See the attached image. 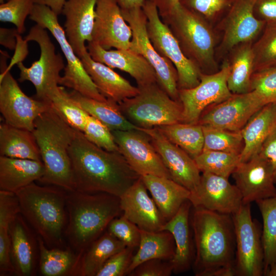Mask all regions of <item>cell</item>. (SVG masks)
<instances>
[{
    "label": "cell",
    "mask_w": 276,
    "mask_h": 276,
    "mask_svg": "<svg viewBox=\"0 0 276 276\" xmlns=\"http://www.w3.org/2000/svg\"><path fill=\"white\" fill-rule=\"evenodd\" d=\"M69 154L75 190L120 197L141 177L120 152L98 147L76 129Z\"/></svg>",
    "instance_id": "6da1fadb"
},
{
    "label": "cell",
    "mask_w": 276,
    "mask_h": 276,
    "mask_svg": "<svg viewBox=\"0 0 276 276\" xmlns=\"http://www.w3.org/2000/svg\"><path fill=\"white\" fill-rule=\"evenodd\" d=\"M193 209L191 223L195 275H235L236 242L232 216Z\"/></svg>",
    "instance_id": "7a4b0ae2"
},
{
    "label": "cell",
    "mask_w": 276,
    "mask_h": 276,
    "mask_svg": "<svg viewBox=\"0 0 276 276\" xmlns=\"http://www.w3.org/2000/svg\"><path fill=\"white\" fill-rule=\"evenodd\" d=\"M68 221L65 231L71 246L78 253L85 250L121 216L120 197L105 192L67 191Z\"/></svg>",
    "instance_id": "3957f363"
},
{
    "label": "cell",
    "mask_w": 276,
    "mask_h": 276,
    "mask_svg": "<svg viewBox=\"0 0 276 276\" xmlns=\"http://www.w3.org/2000/svg\"><path fill=\"white\" fill-rule=\"evenodd\" d=\"M74 132L51 105L36 119L32 132L45 168L39 181L67 191L75 190L69 154Z\"/></svg>",
    "instance_id": "277c9868"
},
{
    "label": "cell",
    "mask_w": 276,
    "mask_h": 276,
    "mask_svg": "<svg viewBox=\"0 0 276 276\" xmlns=\"http://www.w3.org/2000/svg\"><path fill=\"white\" fill-rule=\"evenodd\" d=\"M20 214L49 247L60 246L67 221V191L34 182L15 193Z\"/></svg>",
    "instance_id": "5b68a950"
},
{
    "label": "cell",
    "mask_w": 276,
    "mask_h": 276,
    "mask_svg": "<svg viewBox=\"0 0 276 276\" xmlns=\"http://www.w3.org/2000/svg\"><path fill=\"white\" fill-rule=\"evenodd\" d=\"M161 19L176 37L185 56L202 73L216 68L215 36L205 18L179 4Z\"/></svg>",
    "instance_id": "8992f818"
},
{
    "label": "cell",
    "mask_w": 276,
    "mask_h": 276,
    "mask_svg": "<svg viewBox=\"0 0 276 276\" xmlns=\"http://www.w3.org/2000/svg\"><path fill=\"white\" fill-rule=\"evenodd\" d=\"M46 30L37 24L30 29L25 40L35 41L39 45V58L29 67L21 61L17 63V66L20 71L18 80L31 82L36 90L35 98L50 103L60 88V74L65 65L61 55L56 53L55 45Z\"/></svg>",
    "instance_id": "52a82bcc"
},
{
    "label": "cell",
    "mask_w": 276,
    "mask_h": 276,
    "mask_svg": "<svg viewBox=\"0 0 276 276\" xmlns=\"http://www.w3.org/2000/svg\"><path fill=\"white\" fill-rule=\"evenodd\" d=\"M139 88L137 95L119 103L131 123L137 127L150 128L182 122L180 102L172 99L158 83Z\"/></svg>",
    "instance_id": "ba28073f"
},
{
    "label": "cell",
    "mask_w": 276,
    "mask_h": 276,
    "mask_svg": "<svg viewBox=\"0 0 276 276\" xmlns=\"http://www.w3.org/2000/svg\"><path fill=\"white\" fill-rule=\"evenodd\" d=\"M29 18L49 31L59 44L66 61L59 85L72 89L81 95L99 101L107 100L98 90L86 72L81 59L68 42L58 15L48 6L35 4Z\"/></svg>",
    "instance_id": "9c48e42d"
},
{
    "label": "cell",
    "mask_w": 276,
    "mask_h": 276,
    "mask_svg": "<svg viewBox=\"0 0 276 276\" xmlns=\"http://www.w3.org/2000/svg\"><path fill=\"white\" fill-rule=\"evenodd\" d=\"M142 9L147 17V32L152 44L161 56L171 61L177 71L178 89L197 86L202 72L185 56L176 37L162 21L155 4L145 0Z\"/></svg>",
    "instance_id": "30bf717a"
},
{
    "label": "cell",
    "mask_w": 276,
    "mask_h": 276,
    "mask_svg": "<svg viewBox=\"0 0 276 276\" xmlns=\"http://www.w3.org/2000/svg\"><path fill=\"white\" fill-rule=\"evenodd\" d=\"M121 11L132 30L129 49L141 55L150 63L155 72L158 85L172 99L179 101L177 71L171 61L161 56L152 44L147 32V17L142 8Z\"/></svg>",
    "instance_id": "8fae6325"
},
{
    "label": "cell",
    "mask_w": 276,
    "mask_h": 276,
    "mask_svg": "<svg viewBox=\"0 0 276 276\" xmlns=\"http://www.w3.org/2000/svg\"><path fill=\"white\" fill-rule=\"evenodd\" d=\"M250 204H243L232 215L236 242L235 275L239 276L264 274L261 236L258 225L252 219Z\"/></svg>",
    "instance_id": "7c38bea8"
},
{
    "label": "cell",
    "mask_w": 276,
    "mask_h": 276,
    "mask_svg": "<svg viewBox=\"0 0 276 276\" xmlns=\"http://www.w3.org/2000/svg\"><path fill=\"white\" fill-rule=\"evenodd\" d=\"M229 72V63L225 61L219 71L212 74L202 73L200 82L195 87L179 89L182 123L197 124L206 108L225 101L233 95L227 83Z\"/></svg>",
    "instance_id": "4fadbf2b"
},
{
    "label": "cell",
    "mask_w": 276,
    "mask_h": 276,
    "mask_svg": "<svg viewBox=\"0 0 276 276\" xmlns=\"http://www.w3.org/2000/svg\"><path fill=\"white\" fill-rule=\"evenodd\" d=\"M2 61L0 82V111L5 122L32 131L36 119L51 106V103L31 98L21 89Z\"/></svg>",
    "instance_id": "5bb4252c"
},
{
    "label": "cell",
    "mask_w": 276,
    "mask_h": 276,
    "mask_svg": "<svg viewBox=\"0 0 276 276\" xmlns=\"http://www.w3.org/2000/svg\"><path fill=\"white\" fill-rule=\"evenodd\" d=\"M120 152L141 176L153 175L171 178V175L149 136L137 128L111 131Z\"/></svg>",
    "instance_id": "9a60e30c"
},
{
    "label": "cell",
    "mask_w": 276,
    "mask_h": 276,
    "mask_svg": "<svg viewBox=\"0 0 276 276\" xmlns=\"http://www.w3.org/2000/svg\"><path fill=\"white\" fill-rule=\"evenodd\" d=\"M264 106L254 90L233 94L227 99L213 105L203 113L198 123L202 126L239 131Z\"/></svg>",
    "instance_id": "2e32d148"
},
{
    "label": "cell",
    "mask_w": 276,
    "mask_h": 276,
    "mask_svg": "<svg viewBox=\"0 0 276 276\" xmlns=\"http://www.w3.org/2000/svg\"><path fill=\"white\" fill-rule=\"evenodd\" d=\"M189 200L193 208L231 215L243 204L241 193L228 178L209 172H202L199 182Z\"/></svg>",
    "instance_id": "e0dca14e"
},
{
    "label": "cell",
    "mask_w": 276,
    "mask_h": 276,
    "mask_svg": "<svg viewBox=\"0 0 276 276\" xmlns=\"http://www.w3.org/2000/svg\"><path fill=\"white\" fill-rule=\"evenodd\" d=\"M92 42L105 50L129 49L132 30L116 0H98Z\"/></svg>",
    "instance_id": "ac0fdd59"
},
{
    "label": "cell",
    "mask_w": 276,
    "mask_h": 276,
    "mask_svg": "<svg viewBox=\"0 0 276 276\" xmlns=\"http://www.w3.org/2000/svg\"><path fill=\"white\" fill-rule=\"evenodd\" d=\"M243 204L276 196V182L269 162L259 155L240 163L232 174Z\"/></svg>",
    "instance_id": "d6986e66"
},
{
    "label": "cell",
    "mask_w": 276,
    "mask_h": 276,
    "mask_svg": "<svg viewBox=\"0 0 276 276\" xmlns=\"http://www.w3.org/2000/svg\"><path fill=\"white\" fill-rule=\"evenodd\" d=\"M137 128L149 136L171 179L190 191H193L198 185L201 176L194 159L169 141L156 127Z\"/></svg>",
    "instance_id": "ffe728a7"
},
{
    "label": "cell",
    "mask_w": 276,
    "mask_h": 276,
    "mask_svg": "<svg viewBox=\"0 0 276 276\" xmlns=\"http://www.w3.org/2000/svg\"><path fill=\"white\" fill-rule=\"evenodd\" d=\"M258 0H231L222 22L221 49L231 50L237 45L251 42L264 28L265 23L254 13Z\"/></svg>",
    "instance_id": "44dd1931"
},
{
    "label": "cell",
    "mask_w": 276,
    "mask_h": 276,
    "mask_svg": "<svg viewBox=\"0 0 276 276\" xmlns=\"http://www.w3.org/2000/svg\"><path fill=\"white\" fill-rule=\"evenodd\" d=\"M87 43V51L94 60L127 73L139 88L157 83L154 70L140 54L130 49L105 50L92 41Z\"/></svg>",
    "instance_id": "7402d4cb"
},
{
    "label": "cell",
    "mask_w": 276,
    "mask_h": 276,
    "mask_svg": "<svg viewBox=\"0 0 276 276\" xmlns=\"http://www.w3.org/2000/svg\"><path fill=\"white\" fill-rule=\"evenodd\" d=\"M147 191L141 176L120 197L122 215L141 229L161 231L166 221Z\"/></svg>",
    "instance_id": "603a6c76"
},
{
    "label": "cell",
    "mask_w": 276,
    "mask_h": 276,
    "mask_svg": "<svg viewBox=\"0 0 276 276\" xmlns=\"http://www.w3.org/2000/svg\"><path fill=\"white\" fill-rule=\"evenodd\" d=\"M97 1L66 0L62 10L67 39L80 58L87 51L85 43L92 39Z\"/></svg>",
    "instance_id": "cb8c5ba5"
},
{
    "label": "cell",
    "mask_w": 276,
    "mask_h": 276,
    "mask_svg": "<svg viewBox=\"0 0 276 276\" xmlns=\"http://www.w3.org/2000/svg\"><path fill=\"white\" fill-rule=\"evenodd\" d=\"M20 213L12 221L9 228L11 259L14 273L29 276L35 272L38 244Z\"/></svg>",
    "instance_id": "d4e9b609"
},
{
    "label": "cell",
    "mask_w": 276,
    "mask_h": 276,
    "mask_svg": "<svg viewBox=\"0 0 276 276\" xmlns=\"http://www.w3.org/2000/svg\"><path fill=\"white\" fill-rule=\"evenodd\" d=\"M80 59L98 90L107 99L119 104L139 93L138 87L132 85L112 68L94 60L88 51Z\"/></svg>",
    "instance_id": "484cf974"
},
{
    "label": "cell",
    "mask_w": 276,
    "mask_h": 276,
    "mask_svg": "<svg viewBox=\"0 0 276 276\" xmlns=\"http://www.w3.org/2000/svg\"><path fill=\"white\" fill-rule=\"evenodd\" d=\"M191 206L190 201L189 200L186 201L177 213L166 221L161 229V231L170 232L174 240L175 254L171 261L175 273L189 270L195 258L190 225Z\"/></svg>",
    "instance_id": "4316f807"
},
{
    "label": "cell",
    "mask_w": 276,
    "mask_h": 276,
    "mask_svg": "<svg viewBox=\"0 0 276 276\" xmlns=\"http://www.w3.org/2000/svg\"><path fill=\"white\" fill-rule=\"evenodd\" d=\"M141 178L166 221L189 199L191 191L171 178L153 175H143Z\"/></svg>",
    "instance_id": "83f0119b"
},
{
    "label": "cell",
    "mask_w": 276,
    "mask_h": 276,
    "mask_svg": "<svg viewBox=\"0 0 276 276\" xmlns=\"http://www.w3.org/2000/svg\"><path fill=\"white\" fill-rule=\"evenodd\" d=\"M44 173L42 161L0 156V190L15 193L39 180Z\"/></svg>",
    "instance_id": "f1b7e54d"
},
{
    "label": "cell",
    "mask_w": 276,
    "mask_h": 276,
    "mask_svg": "<svg viewBox=\"0 0 276 276\" xmlns=\"http://www.w3.org/2000/svg\"><path fill=\"white\" fill-rule=\"evenodd\" d=\"M276 127V103L265 105L249 119L241 130L244 147L240 163L257 154L265 139Z\"/></svg>",
    "instance_id": "f546056e"
},
{
    "label": "cell",
    "mask_w": 276,
    "mask_h": 276,
    "mask_svg": "<svg viewBox=\"0 0 276 276\" xmlns=\"http://www.w3.org/2000/svg\"><path fill=\"white\" fill-rule=\"evenodd\" d=\"M126 246L106 229L80 254L76 275L96 276L105 263L112 255Z\"/></svg>",
    "instance_id": "4dcf8cb0"
},
{
    "label": "cell",
    "mask_w": 276,
    "mask_h": 276,
    "mask_svg": "<svg viewBox=\"0 0 276 276\" xmlns=\"http://www.w3.org/2000/svg\"><path fill=\"white\" fill-rule=\"evenodd\" d=\"M0 155L42 161L32 131L5 122L0 125Z\"/></svg>",
    "instance_id": "1f68e13d"
},
{
    "label": "cell",
    "mask_w": 276,
    "mask_h": 276,
    "mask_svg": "<svg viewBox=\"0 0 276 276\" xmlns=\"http://www.w3.org/2000/svg\"><path fill=\"white\" fill-rule=\"evenodd\" d=\"M69 93L84 111L103 123L111 131L137 128L125 117L119 104L114 101L108 99L106 101L97 100L84 97L73 90Z\"/></svg>",
    "instance_id": "d6a6232c"
},
{
    "label": "cell",
    "mask_w": 276,
    "mask_h": 276,
    "mask_svg": "<svg viewBox=\"0 0 276 276\" xmlns=\"http://www.w3.org/2000/svg\"><path fill=\"white\" fill-rule=\"evenodd\" d=\"M138 250L133 255L127 275L144 262L154 259L171 260L175 245L172 234L167 231L151 232L140 229Z\"/></svg>",
    "instance_id": "836d02e7"
},
{
    "label": "cell",
    "mask_w": 276,
    "mask_h": 276,
    "mask_svg": "<svg viewBox=\"0 0 276 276\" xmlns=\"http://www.w3.org/2000/svg\"><path fill=\"white\" fill-rule=\"evenodd\" d=\"M252 45L251 42L242 43L231 50L227 83L233 94H244L251 91V79L254 73Z\"/></svg>",
    "instance_id": "e575fe53"
},
{
    "label": "cell",
    "mask_w": 276,
    "mask_h": 276,
    "mask_svg": "<svg viewBox=\"0 0 276 276\" xmlns=\"http://www.w3.org/2000/svg\"><path fill=\"white\" fill-rule=\"evenodd\" d=\"M39 270L44 276L75 275L80 255L71 249L48 248L43 240L37 237Z\"/></svg>",
    "instance_id": "d590c367"
},
{
    "label": "cell",
    "mask_w": 276,
    "mask_h": 276,
    "mask_svg": "<svg viewBox=\"0 0 276 276\" xmlns=\"http://www.w3.org/2000/svg\"><path fill=\"white\" fill-rule=\"evenodd\" d=\"M20 213L15 193L0 190V271L1 274L14 271L11 259L10 224Z\"/></svg>",
    "instance_id": "8d00e7d4"
},
{
    "label": "cell",
    "mask_w": 276,
    "mask_h": 276,
    "mask_svg": "<svg viewBox=\"0 0 276 276\" xmlns=\"http://www.w3.org/2000/svg\"><path fill=\"white\" fill-rule=\"evenodd\" d=\"M156 128L171 142L194 159L203 151L204 136L199 124L177 123Z\"/></svg>",
    "instance_id": "74e56055"
},
{
    "label": "cell",
    "mask_w": 276,
    "mask_h": 276,
    "mask_svg": "<svg viewBox=\"0 0 276 276\" xmlns=\"http://www.w3.org/2000/svg\"><path fill=\"white\" fill-rule=\"evenodd\" d=\"M263 220L261 241L264 271L276 263V196L256 201Z\"/></svg>",
    "instance_id": "f35d334b"
},
{
    "label": "cell",
    "mask_w": 276,
    "mask_h": 276,
    "mask_svg": "<svg viewBox=\"0 0 276 276\" xmlns=\"http://www.w3.org/2000/svg\"><path fill=\"white\" fill-rule=\"evenodd\" d=\"M194 159L200 172L227 178L240 163V154L212 150L202 151Z\"/></svg>",
    "instance_id": "ab89813d"
},
{
    "label": "cell",
    "mask_w": 276,
    "mask_h": 276,
    "mask_svg": "<svg viewBox=\"0 0 276 276\" xmlns=\"http://www.w3.org/2000/svg\"><path fill=\"white\" fill-rule=\"evenodd\" d=\"M201 126L204 136L203 151H219L240 155L244 147L240 131Z\"/></svg>",
    "instance_id": "60d3db41"
},
{
    "label": "cell",
    "mask_w": 276,
    "mask_h": 276,
    "mask_svg": "<svg viewBox=\"0 0 276 276\" xmlns=\"http://www.w3.org/2000/svg\"><path fill=\"white\" fill-rule=\"evenodd\" d=\"M53 108L74 129L83 132L88 114L60 86L50 101Z\"/></svg>",
    "instance_id": "b9f144b4"
},
{
    "label": "cell",
    "mask_w": 276,
    "mask_h": 276,
    "mask_svg": "<svg viewBox=\"0 0 276 276\" xmlns=\"http://www.w3.org/2000/svg\"><path fill=\"white\" fill-rule=\"evenodd\" d=\"M252 49L254 73L276 67V25H265Z\"/></svg>",
    "instance_id": "7bdbcfd3"
},
{
    "label": "cell",
    "mask_w": 276,
    "mask_h": 276,
    "mask_svg": "<svg viewBox=\"0 0 276 276\" xmlns=\"http://www.w3.org/2000/svg\"><path fill=\"white\" fill-rule=\"evenodd\" d=\"M34 5V0H8L1 4L0 20L14 25L20 34L25 31V20Z\"/></svg>",
    "instance_id": "ee69618b"
},
{
    "label": "cell",
    "mask_w": 276,
    "mask_h": 276,
    "mask_svg": "<svg viewBox=\"0 0 276 276\" xmlns=\"http://www.w3.org/2000/svg\"><path fill=\"white\" fill-rule=\"evenodd\" d=\"M86 139L98 147L111 152H120L112 131L97 119L88 114L83 132Z\"/></svg>",
    "instance_id": "f6af8a7d"
},
{
    "label": "cell",
    "mask_w": 276,
    "mask_h": 276,
    "mask_svg": "<svg viewBox=\"0 0 276 276\" xmlns=\"http://www.w3.org/2000/svg\"><path fill=\"white\" fill-rule=\"evenodd\" d=\"M251 90L257 93L264 105L276 103V67L254 73Z\"/></svg>",
    "instance_id": "bcb514c9"
},
{
    "label": "cell",
    "mask_w": 276,
    "mask_h": 276,
    "mask_svg": "<svg viewBox=\"0 0 276 276\" xmlns=\"http://www.w3.org/2000/svg\"><path fill=\"white\" fill-rule=\"evenodd\" d=\"M107 231L123 242L127 247L135 248L140 242V228L122 214L109 223Z\"/></svg>",
    "instance_id": "7dc6e473"
},
{
    "label": "cell",
    "mask_w": 276,
    "mask_h": 276,
    "mask_svg": "<svg viewBox=\"0 0 276 276\" xmlns=\"http://www.w3.org/2000/svg\"><path fill=\"white\" fill-rule=\"evenodd\" d=\"M134 248L126 247L110 257L96 276L127 275L133 256Z\"/></svg>",
    "instance_id": "c3c4849f"
},
{
    "label": "cell",
    "mask_w": 276,
    "mask_h": 276,
    "mask_svg": "<svg viewBox=\"0 0 276 276\" xmlns=\"http://www.w3.org/2000/svg\"><path fill=\"white\" fill-rule=\"evenodd\" d=\"M231 0H180L182 6L202 16L206 20L211 19L229 6Z\"/></svg>",
    "instance_id": "681fc988"
},
{
    "label": "cell",
    "mask_w": 276,
    "mask_h": 276,
    "mask_svg": "<svg viewBox=\"0 0 276 276\" xmlns=\"http://www.w3.org/2000/svg\"><path fill=\"white\" fill-rule=\"evenodd\" d=\"M173 272L171 260L160 259H151L135 267L129 276H169Z\"/></svg>",
    "instance_id": "f907efd6"
},
{
    "label": "cell",
    "mask_w": 276,
    "mask_h": 276,
    "mask_svg": "<svg viewBox=\"0 0 276 276\" xmlns=\"http://www.w3.org/2000/svg\"><path fill=\"white\" fill-rule=\"evenodd\" d=\"M254 13L265 25H276V0H258Z\"/></svg>",
    "instance_id": "816d5d0a"
},
{
    "label": "cell",
    "mask_w": 276,
    "mask_h": 276,
    "mask_svg": "<svg viewBox=\"0 0 276 276\" xmlns=\"http://www.w3.org/2000/svg\"><path fill=\"white\" fill-rule=\"evenodd\" d=\"M258 153L270 164L276 182V127L263 143Z\"/></svg>",
    "instance_id": "f5cc1de1"
},
{
    "label": "cell",
    "mask_w": 276,
    "mask_h": 276,
    "mask_svg": "<svg viewBox=\"0 0 276 276\" xmlns=\"http://www.w3.org/2000/svg\"><path fill=\"white\" fill-rule=\"evenodd\" d=\"M20 34L16 28H0V43L9 50H14L17 45V35Z\"/></svg>",
    "instance_id": "db71d44e"
},
{
    "label": "cell",
    "mask_w": 276,
    "mask_h": 276,
    "mask_svg": "<svg viewBox=\"0 0 276 276\" xmlns=\"http://www.w3.org/2000/svg\"><path fill=\"white\" fill-rule=\"evenodd\" d=\"M151 1L156 5L161 18L169 15L180 4V0Z\"/></svg>",
    "instance_id": "11a10c76"
},
{
    "label": "cell",
    "mask_w": 276,
    "mask_h": 276,
    "mask_svg": "<svg viewBox=\"0 0 276 276\" xmlns=\"http://www.w3.org/2000/svg\"><path fill=\"white\" fill-rule=\"evenodd\" d=\"M66 0H34L35 4L43 5L50 7L56 14H61L63 7Z\"/></svg>",
    "instance_id": "9f6ffc18"
},
{
    "label": "cell",
    "mask_w": 276,
    "mask_h": 276,
    "mask_svg": "<svg viewBox=\"0 0 276 276\" xmlns=\"http://www.w3.org/2000/svg\"><path fill=\"white\" fill-rule=\"evenodd\" d=\"M121 10L142 8L145 0H116Z\"/></svg>",
    "instance_id": "6f0895ef"
},
{
    "label": "cell",
    "mask_w": 276,
    "mask_h": 276,
    "mask_svg": "<svg viewBox=\"0 0 276 276\" xmlns=\"http://www.w3.org/2000/svg\"><path fill=\"white\" fill-rule=\"evenodd\" d=\"M267 276H276V263L269 266L264 272Z\"/></svg>",
    "instance_id": "680465c9"
},
{
    "label": "cell",
    "mask_w": 276,
    "mask_h": 276,
    "mask_svg": "<svg viewBox=\"0 0 276 276\" xmlns=\"http://www.w3.org/2000/svg\"><path fill=\"white\" fill-rule=\"evenodd\" d=\"M7 1H8V0H0V3H1V4H2V3H4V2H5Z\"/></svg>",
    "instance_id": "91938a15"
}]
</instances>
